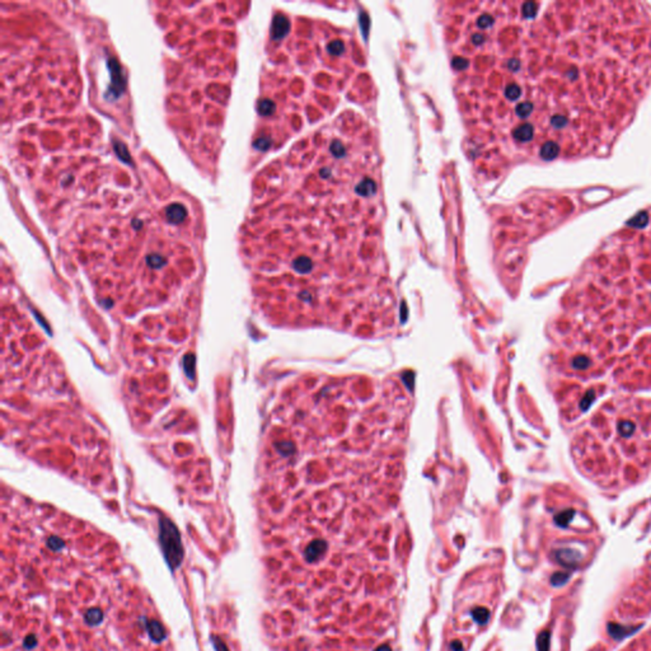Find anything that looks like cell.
<instances>
[{
    "label": "cell",
    "mask_w": 651,
    "mask_h": 651,
    "mask_svg": "<svg viewBox=\"0 0 651 651\" xmlns=\"http://www.w3.org/2000/svg\"><path fill=\"white\" fill-rule=\"evenodd\" d=\"M508 12L504 135L520 157H600L651 85V12L634 2H527Z\"/></svg>",
    "instance_id": "1"
},
{
    "label": "cell",
    "mask_w": 651,
    "mask_h": 651,
    "mask_svg": "<svg viewBox=\"0 0 651 651\" xmlns=\"http://www.w3.org/2000/svg\"><path fill=\"white\" fill-rule=\"evenodd\" d=\"M161 543L167 564L170 569H177L183 560V548L180 535L172 524L162 525Z\"/></svg>",
    "instance_id": "2"
},
{
    "label": "cell",
    "mask_w": 651,
    "mask_h": 651,
    "mask_svg": "<svg viewBox=\"0 0 651 651\" xmlns=\"http://www.w3.org/2000/svg\"><path fill=\"white\" fill-rule=\"evenodd\" d=\"M554 559L565 569L573 570L579 566L581 559H583V554L579 551H575V549L561 548L554 552Z\"/></svg>",
    "instance_id": "3"
},
{
    "label": "cell",
    "mask_w": 651,
    "mask_h": 651,
    "mask_svg": "<svg viewBox=\"0 0 651 651\" xmlns=\"http://www.w3.org/2000/svg\"><path fill=\"white\" fill-rule=\"evenodd\" d=\"M641 627L642 624H637V626H624V624L610 622L607 624V631L613 640H616V641H622V640L636 634Z\"/></svg>",
    "instance_id": "4"
},
{
    "label": "cell",
    "mask_w": 651,
    "mask_h": 651,
    "mask_svg": "<svg viewBox=\"0 0 651 651\" xmlns=\"http://www.w3.org/2000/svg\"><path fill=\"white\" fill-rule=\"evenodd\" d=\"M145 627L149 636H150V639L153 641L161 642L165 639V631L158 621H146Z\"/></svg>",
    "instance_id": "5"
},
{
    "label": "cell",
    "mask_w": 651,
    "mask_h": 651,
    "mask_svg": "<svg viewBox=\"0 0 651 651\" xmlns=\"http://www.w3.org/2000/svg\"><path fill=\"white\" fill-rule=\"evenodd\" d=\"M84 617L88 624H90V626H98V624L102 622L103 613L98 608H93V609H89L85 613Z\"/></svg>",
    "instance_id": "6"
},
{
    "label": "cell",
    "mask_w": 651,
    "mask_h": 651,
    "mask_svg": "<svg viewBox=\"0 0 651 651\" xmlns=\"http://www.w3.org/2000/svg\"><path fill=\"white\" fill-rule=\"evenodd\" d=\"M570 572H564V571L554 572L551 578V584L553 586H564L570 580Z\"/></svg>",
    "instance_id": "7"
},
{
    "label": "cell",
    "mask_w": 651,
    "mask_h": 651,
    "mask_svg": "<svg viewBox=\"0 0 651 651\" xmlns=\"http://www.w3.org/2000/svg\"><path fill=\"white\" fill-rule=\"evenodd\" d=\"M549 641H551V632H542L537 640L538 651H549Z\"/></svg>",
    "instance_id": "8"
},
{
    "label": "cell",
    "mask_w": 651,
    "mask_h": 651,
    "mask_svg": "<svg viewBox=\"0 0 651 651\" xmlns=\"http://www.w3.org/2000/svg\"><path fill=\"white\" fill-rule=\"evenodd\" d=\"M571 516H572V513L571 511H566V513H561L560 515L556 516V523L561 527H566L569 520H571Z\"/></svg>",
    "instance_id": "9"
},
{
    "label": "cell",
    "mask_w": 651,
    "mask_h": 651,
    "mask_svg": "<svg viewBox=\"0 0 651 651\" xmlns=\"http://www.w3.org/2000/svg\"><path fill=\"white\" fill-rule=\"evenodd\" d=\"M47 546H49L51 549H54V551H59V549H61L64 547V542L60 540V538L51 537L49 541H47Z\"/></svg>",
    "instance_id": "10"
},
{
    "label": "cell",
    "mask_w": 651,
    "mask_h": 651,
    "mask_svg": "<svg viewBox=\"0 0 651 651\" xmlns=\"http://www.w3.org/2000/svg\"><path fill=\"white\" fill-rule=\"evenodd\" d=\"M36 644H37V640L33 635H28V636L25 639V646L27 647V649H32V647L36 646Z\"/></svg>",
    "instance_id": "11"
},
{
    "label": "cell",
    "mask_w": 651,
    "mask_h": 651,
    "mask_svg": "<svg viewBox=\"0 0 651 651\" xmlns=\"http://www.w3.org/2000/svg\"><path fill=\"white\" fill-rule=\"evenodd\" d=\"M214 646L217 651H228V647L225 646V644L220 639H218V637H214Z\"/></svg>",
    "instance_id": "12"
}]
</instances>
